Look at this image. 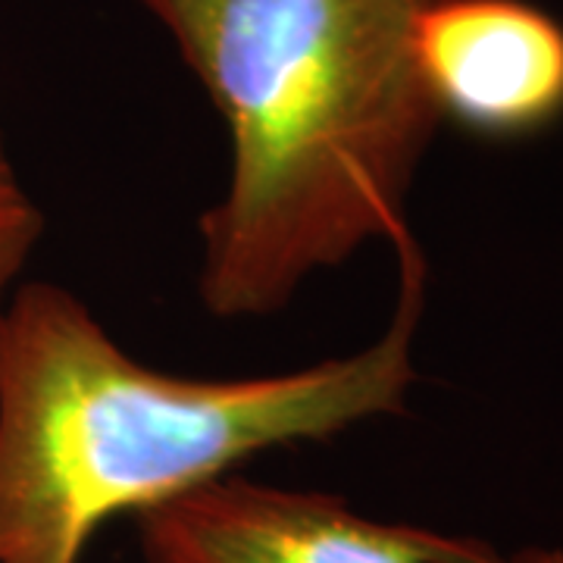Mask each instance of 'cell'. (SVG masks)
Wrapping results in <instances>:
<instances>
[{
    "mask_svg": "<svg viewBox=\"0 0 563 563\" xmlns=\"http://www.w3.org/2000/svg\"><path fill=\"white\" fill-rule=\"evenodd\" d=\"M229 135L198 222V295L220 320L279 313L303 282L410 232L407 195L442 117L413 35L432 0H139Z\"/></svg>",
    "mask_w": 563,
    "mask_h": 563,
    "instance_id": "cell-1",
    "label": "cell"
},
{
    "mask_svg": "<svg viewBox=\"0 0 563 563\" xmlns=\"http://www.w3.org/2000/svg\"><path fill=\"white\" fill-rule=\"evenodd\" d=\"M44 232V213L22 185L20 169L0 129V307L16 291L22 269L29 266Z\"/></svg>",
    "mask_w": 563,
    "mask_h": 563,
    "instance_id": "cell-5",
    "label": "cell"
},
{
    "mask_svg": "<svg viewBox=\"0 0 563 563\" xmlns=\"http://www.w3.org/2000/svg\"><path fill=\"white\" fill-rule=\"evenodd\" d=\"M435 113L485 141L563 120V22L529 0H432L413 35Z\"/></svg>",
    "mask_w": 563,
    "mask_h": 563,
    "instance_id": "cell-4",
    "label": "cell"
},
{
    "mask_svg": "<svg viewBox=\"0 0 563 563\" xmlns=\"http://www.w3.org/2000/svg\"><path fill=\"white\" fill-rule=\"evenodd\" d=\"M144 563H483L498 548L413 523L373 520L351 504L239 473L139 517Z\"/></svg>",
    "mask_w": 563,
    "mask_h": 563,
    "instance_id": "cell-3",
    "label": "cell"
},
{
    "mask_svg": "<svg viewBox=\"0 0 563 563\" xmlns=\"http://www.w3.org/2000/svg\"><path fill=\"white\" fill-rule=\"evenodd\" d=\"M483 563H563V551L561 548H520L514 554L495 551Z\"/></svg>",
    "mask_w": 563,
    "mask_h": 563,
    "instance_id": "cell-6",
    "label": "cell"
},
{
    "mask_svg": "<svg viewBox=\"0 0 563 563\" xmlns=\"http://www.w3.org/2000/svg\"><path fill=\"white\" fill-rule=\"evenodd\" d=\"M395 254L398 303L383 339L242 379L144 366L73 291L16 285L0 307V563H81L122 514L141 517L263 451L404 413L426 261L410 232Z\"/></svg>",
    "mask_w": 563,
    "mask_h": 563,
    "instance_id": "cell-2",
    "label": "cell"
}]
</instances>
